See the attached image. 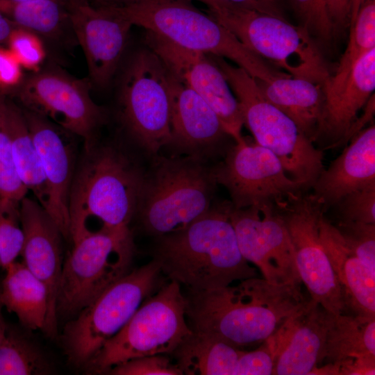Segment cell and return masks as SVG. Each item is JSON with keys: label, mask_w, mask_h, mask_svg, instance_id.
<instances>
[{"label": "cell", "mask_w": 375, "mask_h": 375, "mask_svg": "<svg viewBox=\"0 0 375 375\" xmlns=\"http://www.w3.org/2000/svg\"><path fill=\"white\" fill-rule=\"evenodd\" d=\"M301 283L274 284L258 276L185 297L193 332L237 348L262 344L307 301Z\"/></svg>", "instance_id": "obj_1"}, {"label": "cell", "mask_w": 375, "mask_h": 375, "mask_svg": "<svg viewBox=\"0 0 375 375\" xmlns=\"http://www.w3.org/2000/svg\"><path fill=\"white\" fill-rule=\"evenodd\" d=\"M231 207L227 201L212 204L185 228L158 237L154 258L161 272L190 292L258 276L240 251Z\"/></svg>", "instance_id": "obj_2"}, {"label": "cell", "mask_w": 375, "mask_h": 375, "mask_svg": "<svg viewBox=\"0 0 375 375\" xmlns=\"http://www.w3.org/2000/svg\"><path fill=\"white\" fill-rule=\"evenodd\" d=\"M144 174L117 145L97 142L84 149L69 193L72 243L103 229L128 227L135 216Z\"/></svg>", "instance_id": "obj_3"}, {"label": "cell", "mask_w": 375, "mask_h": 375, "mask_svg": "<svg viewBox=\"0 0 375 375\" xmlns=\"http://www.w3.org/2000/svg\"><path fill=\"white\" fill-rule=\"evenodd\" d=\"M132 25L186 49L226 58L257 80L288 75L248 49L228 29L186 0H137L123 6L103 5Z\"/></svg>", "instance_id": "obj_4"}, {"label": "cell", "mask_w": 375, "mask_h": 375, "mask_svg": "<svg viewBox=\"0 0 375 375\" xmlns=\"http://www.w3.org/2000/svg\"><path fill=\"white\" fill-rule=\"evenodd\" d=\"M217 184L206 160L154 156L135 216L147 233L158 238L181 231L210 208Z\"/></svg>", "instance_id": "obj_5"}, {"label": "cell", "mask_w": 375, "mask_h": 375, "mask_svg": "<svg viewBox=\"0 0 375 375\" xmlns=\"http://www.w3.org/2000/svg\"><path fill=\"white\" fill-rule=\"evenodd\" d=\"M229 84L256 142L274 153L288 176L312 188L324 169L323 153L285 113L267 100L253 77L224 58L208 54Z\"/></svg>", "instance_id": "obj_6"}, {"label": "cell", "mask_w": 375, "mask_h": 375, "mask_svg": "<svg viewBox=\"0 0 375 375\" xmlns=\"http://www.w3.org/2000/svg\"><path fill=\"white\" fill-rule=\"evenodd\" d=\"M208 13L248 49L291 76L322 86L331 76L314 38L302 26L227 0Z\"/></svg>", "instance_id": "obj_7"}, {"label": "cell", "mask_w": 375, "mask_h": 375, "mask_svg": "<svg viewBox=\"0 0 375 375\" xmlns=\"http://www.w3.org/2000/svg\"><path fill=\"white\" fill-rule=\"evenodd\" d=\"M181 285L171 281L147 298L124 326L88 362L87 372L106 374L116 365L147 356L173 353L192 333Z\"/></svg>", "instance_id": "obj_8"}, {"label": "cell", "mask_w": 375, "mask_h": 375, "mask_svg": "<svg viewBox=\"0 0 375 375\" xmlns=\"http://www.w3.org/2000/svg\"><path fill=\"white\" fill-rule=\"evenodd\" d=\"M161 272L160 263L153 258L131 270L69 321L61 342L69 363L85 367L151 294Z\"/></svg>", "instance_id": "obj_9"}, {"label": "cell", "mask_w": 375, "mask_h": 375, "mask_svg": "<svg viewBox=\"0 0 375 375\" xmlns=\"http://www.w3.org/2000/svg\"><path fill=\"white\" fill-rule=\"evenodd\" d=\"M134 252L129 227L103 229L73 242L62 265L58 317L76 315L129 272Z\"/></svg>", "instance_id": "obj_10"}, {"label": "cell", "mask_w": 375, "mask_h": 375, "mask_svg": "<svg viewBox=\"0 0 375 375\" xmlns=\"http://www.w3.org/2000/svg\"><path fill=\"white\" fill-rule=\"evenodd\" d=\"M119 117L132 140L152 156L170 140L167 72L149 48L133 54L121 76Z\"/></svg>", "instance_id": "obj_11"}, {"label": "cell", "mask_w": 375, "mask_h": 375, "mask_svg": "<svg viewBox=\"0 0 375 375\" xmlns=\"http://www.w3.org/2000/svg\"><path fill=\"white\" fill-rule=\"evenodd\" d=\"M90 82L56 68L40 69L24 78L11 94L22 108L37 113L81 138L84 149L97 142L106 111L90 94Z\"/></svg>", "instance_id": "obj_12"}, {"label": "cell", "mask_w": 375, "mask_h": 375, "mask_svg": "<svg viewBox=\"0 0 375 375\" xmlns=\"http://www.w3.org/2000/svg\"><path fill=\"white\" fill-rule=\"evenodd\" d=\"M213 171L217 183L226 188L233 207L238 209L274 203L282 206L303 189L274 153L244 138L235 142Z\"/></svg>", "instance_id": "obj_13"}, {"label": "cell", "mask_w": 375, "mask_h": 375, "mask_svg": "<svg viewBox=\"0 0 375 375\" xmlns=\"http://www.w3.org/2000/svg\"><path fill=\"white\" fill-rule=\"evenodd\" d=\"M281 206L297 269L310 298L333 314L349 313L341 287L322 245L319 221L324 208L312 194L300 195Z\"/></svg>", "instance_id": "obj_14"}, {"label": "cell", "mask_w": 375, "mask_h": 375, "mask_svg": "<svg viewBox=\"0 0 375 375\" xmlns=\"http://www.w3.org/2000/svg\"><path fill=\"white\" fill-rule=\"evenodd\" d=\"M230 218L242 256L274 284L301 283L292 241L281 213L273 206L235 208Z\"/></svg>", "instance_id": "obj_15"}, {"label": "cell", "mask_w": 375, "mask_h": 375, "mask_svg": "<svg viewBox=\"0 0 375 375\" xmlns=\"http://www.w3.org/2000/svg\"><path fill=\"white\" fill-rule=\"evenodd\" d=\"M146 43L167 71L194 90L214 110L228 136L242 140L240 104L222 71L206 53L182 47L147 31Z\"/></svg>", "instance_id": "obj_16"}, {"label": "cell", "mask_w": 375, "mask_h": 375, "mask_svg": "<svg viewBox=\"0 0 375 375\" xmlns=\"http://www.w3.org/2000/svg\"><path fill=\"white\" fill-rule=\"evenodd\" d=\"M65 6L72 31L85 55L90 83L107 88L118 69L133 25L90 0H67Z\"/></svg>", "instance_id": "obj_17"}, {"label": "cell", "mask_w": 375, "mask_h": 375, "mask_svg": "<svg viewBox=\"0 0 375 375\" xmlns=\"http://www.w3.org/2000/svg\"><path fill=\"white\" fill-rule=\"evenodd\" d=\"M24 232L22 262L46 286L48 312L44 333L54 338L58 333L56 301L64 262L62 238L57 224L34 199L24 197L19 205Z\"/></svg>", "instance_id": "obj_18"}, {"label": "cell", "mask_w": 375, "mask_h": 375, "mask_svg": "<svg viewBox=\"0 0 375 375\" xmlns=\"http://www.w3.org/2000/svg\"><path fill=\"white\" fill-rule=\"evenodd\" d=\"M330 315L310 298L265 341L273 374L310 375L322 363Z\"/></svg>", "instance_id": "obj_19"}, {"label": "cell", "mask_w": 375, "mask_h": 375, "mask_svg": "<svg viewBox=\"0 0 375 375\" xmlns=\"http://www.w3.org/2000/svg\"><path fill=\"white\" fill-rule=\"evenodd\" d=\"M22 109L48 185L50 197L48 214L64 238L70 240L68 207L76 170L75 147L69 138L72 133L37 113Z\"/></svg>", "instance_id": "obj_20"}, {"label": "cell", "mask_w": 375, "mask_h": 375, "mask_svg": "<svg viewBox=\"0 0 375 375\" xmlns=\"http://www.w3.org/2000/svg\"><path fill=\"white\" fill-rule=\"evenodd\" d=\"M167 72L170 102L167 146L186 156L206 160L228 134L209 105L188 85Z\"/></svg>", "instance_id": "obj_21"}, {"label": "cell", "mask_w": 375, "mask_h": 375, "mask_svg": "<svg viewBox=\"0 0 375 375\" xmlns=\"http://www.w3.org/2000/svg\"><path fill=\"white\" fill-rule=\"evenodd\" d=\"M374 89L375 48L356 63L342 83L323 86L324 105L319 137H326L332 146L349 139L358 112L367 103Z\"/></svg>", "instance_id": "obj_22"}, {"label": "cell", "mask_w": 375, "mask_h": 375, "mask_svg": "<svg viewBox=\"0 0 375 375\" xmlns=\"http://www.w3.org/2000/svg\"><path fill=\"white\" fill-rule=\"evenodd\" d=\"M375 183V126L359 132L323 169L312 185L314 198L326 209L345 195Z\"/></svg>", "instance_id": "obj_23"}, {"label": "cell", "mask_w": 375, "mask_h": 375, "mask_svg": "<svg viewBox=\"0 0 375 375\" xmlns=\"http://www.w3.org/2000/svg\"><path fill=\"white\" fill-rule=\"evenodd\" d=\"M319 235L341 287L348 312L375 317V272L363 263L324 215L319 221Z\"/></svg>", "instance_id": "obj_24"}, {"label": "cell", "mask_w": 375, "mask_h": 375, "mask_svg": "<svg viewBox=\"0 0 375 375\" xmlns=\"http://www.w3.org/2000/svg\"><path fill=\"white\" fill-rule=\"evenodd\" d=\"M271 103L288 116L312 142L319 137L323 121V86L290 75L270 81L255 79Z\"/></svg>", "instance_id": "obj_25"}, {"label": "cell", "mask_w": 375, "mask_h": 375, "mask_svg": "<svg viewBox=\"0 0 375 375\" xmlns=\"http://www.w3.org/2000/svg\"><path fill=\"white\" fill-rule=\"evenodd\" d=\"M5 270L0 288L3 306L15 314L26 328L43 331L49 300L45 285L22 262L15 261Z\"/></svg>", "instance_id": "obj_26"}, {"label": "cell", "mask_w": 375, "mask_h": 375, "mask_svg": "<svg viewBox=\"0 0 375 375\" xmlns=\"http://www.w3.org/2000/svg\"><path fill=\"white\" fill-rule=\"evenodd\" d=\"M6 117L17 174L35 200L48 213L50 197L40 158L28 128L22 109L7 97Z\"/></svg>", "instance_id": "obj_27"}, {"label": "cell", "mask_w": 375, "mask_h": 375, "mask_svg": "<svg viewBox=\"0 0 375 375\" xmlns=\"http://www.w3.org/2000/svg\"><path fill=\"white\" fill-rule=\"evenodd\" d=\"M244 350L193 332L173 352L183 374L237 375Z\"/></svg>", "instance_id": "obj_28"}, {"label": "cell", "mask_w": 375, "mask_h": 375, "mask_svg": "<svg viewBox=\"0 0 375 375\" xmlns=\"http://www.w3.org/2000/svg\"><path fill=\"white\" fill-rule=\"evenodd\" d=\"M358 357H375V317L331 312L323 362Z\"/></svg>", "instance_id": "obj_29"}, {"label": "cell", "mask_w": 375, "mask_h": 375, "mask_svg": "<svg viewBox=\"0 0 375 375\" xmlns=\"http://www.w3.org/2000/svg\"><path fill=\"white\" fill-rule=\"evenodd\" d=\"M66 1L22 2L0 0V14L40 37L59 42L67 38L65 35L69 32L73 33L65 6Z\"/></svg>", "instance_id": "obj_30"}, {"label": "cell", "mask_w": 375, "mask_h": 375, "mask_svg": "<svg viewBox=\"0 0 375 375\" xmlns=\"http://www.w3.org/2000/svg\"><path fill=\"white\" fill-rule=\"evenodd\" d=\"M51 372V365L41 349L7 326L0 344V375L48 374Z\"/></svg>", "instance_id": "obj_31"}, {"label": "cell", "mask_w": 375, "mask_h": 375, "mask_svg": "<svg viewBox=\"0 0 375 375\" xmlns=\"http://www.w3.org/2000/svg\"><path fill=\"white\" fill-rule=\"evenodd\" d=\"M375 48V0H367L360 8L350 26L347 47L333 75L323 86H335L342 83L356 63Z\"/></svg>", "instance_id": "obj_32"}, {"label": "cell", "mask_w": 375, "mask_h": 375, "mask_svg": "<svg viewBox=\"0 0 375 375\" xmlns=\"http://www.w3.org/2000/svg\"><path fill=\"white\" fill-rule=\"evenodd\" d=\"M7 97L0 93V198L21 201L28 190L20 181L13 161L6 117Z\"/></svg>", "instance_id": "obj_33"}, {"label": "cell", "mask_w": 375, "mask_h": 375, "mask_svg": "<svg viewBox=\"0 0 375 375\" xmlns=\"http://www.w3.org/2000/svg\"><path fill=\"white\" fill-rule=\"evenodd\" d=\"M20 201L0 198V267L6 269L21 254L24 232Z\"/></svg>", "instance_id": "obj_34"}, {"label": "cell", "mask_w": 375, "mask_h": 375, "mask_svg": "<svg viewBox=\"0 0 375 375\" xmlns=\"http://www.w3.org/2000/svg\"><path fill=\"white\" fill-rule=\"evenodd\" d=\"M300 25L305 28L312 38L328 42L335 28L329 17L325 0H288Z\"/></svg>", "instance_id": "obj_35"}, {"label": "cell", "mask_w": 375, "mask_h": 375, "mask_svg": "<svg viewBox=\"0 0 375 375\" xmlns=\"http://www.w3.org/2000/svg\"><path fill=\"white\" fill-rule=\"evenodd\" d=\"M23 69L35 72L40 69L46 51L40 36L37 33L18 26L6 44Z\"/></svg>", "instance_id": "obj_36"}, {"label": "cell", "mask_w": 375, "mask_h": 375, "mask_svg": "<svg viewBox=\"0 0 375 375\" xmlns=\"http://www.w3.org/2000/svg\"><path fill=\"white\" fill-rule=\"evenodd\" d=\"M335 206L339 222L375 224V183L345 195Z\"/></svg>", "instance_id": "obj_37"}, {"label": "cell", "mask_w": 375, "mask_h": 375, "mask_svg": "<svg viewBox=\"0 0 375 375\" xmlns=\"http://www.w3.org/2000/svg\"><path fill=\"white\" fill-rule=\"evenodd\" d=\"M336 227L358 258L375 272V224L339 222Z\"/></svg>", "instance_id": "obj_38"}, {"label": "cell", "mask_w": 375, "mask_h": 375, "mask_svg": "<svg viewBox=\"0 0 375 375\" xmlns=\"http://www.w3.org/2000/svg\"><path fill=\"white\" fill-rule=\"evenodd\" d=\"M106 374L112 375H181L177 365L162 356L153 355L134 358L115 366Z\"/></svg>", "instance_id": "obj_39"}, {"label": "cell", "mask_w": 375, "mask_h": 375, "mask_svg": "<svg viewBox=\"0 0 375 375\" xmlns=\"http://www.w3.org/2000/svg\"><path fill=\"white\" fill-rule=\"evenodd\" d=\"M274 363L271 352L265 342L253 351H243L237 375L273 374Z\"/></svg>", "instance_id": "obj_40"}, {"label": "cell", "mask_w": 375, "mask_h": 375, "mask_svg": "<svg viewBox=\"0 0 375 375\" xmlns=\"http://www.w3.org/2000/svg\"><path fill=\"white\" fill-rule=\"evenodd\" d=\"M23 67L12 52L0 46V93L11 95L21 85Z\"/></svg>", "instance_id": "obj_41"}, {"label": "cell", "mask_w": 375, "mask_h": 375, "mask_svg": "<svg viewBox=\"0 0 375 375\" xmlns=\"http://www.w3.org/2000/svg\"><path fill=\"white\" fill-rule=\"evenodd\" d=\"M336 364L338 375H374L375 357H358L344 359Z\"/></svg>", "instance_id": "obj_42"}, {"label": "cell", "mask_w": 375, "mask_h": 375, "mask_svg": "<svg viewBox=\"0 0 375 375\" xmlns=\"http://www.w3.org/2000/svg\"><path fill=\"white\" fill-rule=\"evenodd\" d=\"M336 32L350 24L351 0H325Z\"/></svg>", "instance_id": "obj_43"}, {"label": "cell", "mask_w": 375, "mask_h": 375, "mask_svg": "<svg viewBox=\"0 0 375 375\" xmlns=\"http://www.w3.org/2000/svg\"><path fill=\"white\" fill-rule=\"evenodd\" d=\"M258 12L285 18L282 10V0H227Z\"/></svg>", "instance_id": "obj_44"}, {"label": "cell", "mask_w": 375, "mask_h": 375, "mask_svg": "<svg viewBox=\"0 0 375 375\" xmlns=\"http://www.w3.org/2000/svg\"><path fill=\"white\" fill-rule=\"evenodd\" d=\"M18 26H19L0 14V46L7 44L12 33Z\"/></svg>", "instance_id": "obj_45"}, {"label": "cell", "mask_w": 375, "mask_h": 375, "mask_svg": "<svg viewBox=\"0 0 375 375\" xmlns=\"http://www.w3.org/2000/svg\"><path fill=\"white\" fill-rule=\"evenodd\" d=\"M367 0H351L350 24L351 26L357 16L358 12L362 5Z\"/></svg>", "instance_id": "obj_46"}, {"label": "cell", "mask_w": 375, "mask_h": 375, "mask_svg": "<svg viewBox=\"0 0 375 375\" xmlns=\"http://www.w3.org/2000/svg\"><path fill=\"white\" fill-rule=\"evenodd\" d=\"M135 1L137 0H97L94 3L97 5L123 6Z\"/></svg>", "instance_id": "obj_47"}, {"label": "cell", "mask_w": 375, "mask_h": 375, "mask_svg": "<svg viewBox=\"0 0 375 375\" xmlns=\"http://www.w3.org/2000/svg\"><path fill=\"white\" fill-rule=\"evenodd\" d=\"M3 307V304H2L1 301V299H0V344H1V341L3 340V339L4 338L6 331V328H7V325H6V324L5 322L3 315V312H2Z\"/></svg>", "instance_id": "obj_48"}, {"label": "cell", "mask_w": 375, "mask_h": 375, "mask_svg": "<svg viewBox=\"0 0 375 375\" xmlns=\"http://www.w3.org/2000/svg\"><path fill=\"white\" fill-rule=\"evenodd\" d=\"M186 1H192V0H186ZM201 1L203 3H205L208 7V9H214L216 8L224 0H196Z\"/></svg>", "instance_id": "obj_49"}, {"label": "cell", "mask_w": 375, "mask_h": 375, "mask_svg": "<svg viewBox=\"0 0 375 375\" xmlns=\"http://www.w3.org/2000/svg\"><path fill=\"white\" fill-rule=\"evenodd\" d=\"M15 1H22V2H34V1H44V0H15ZM58 1H65L66 0H58ZM90 1H93V0H90Z\"/></svg>", "instance_id": "obj_50"}]
</instances>
